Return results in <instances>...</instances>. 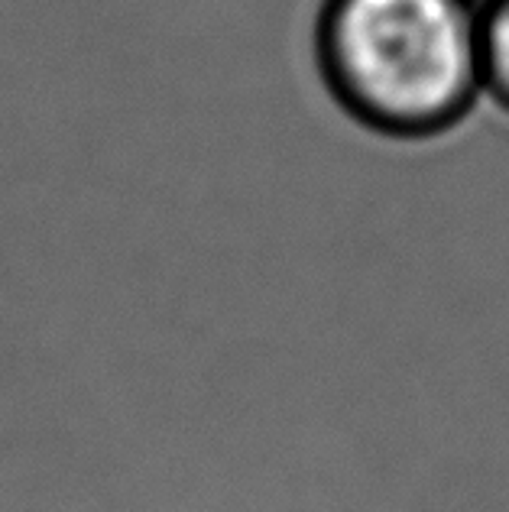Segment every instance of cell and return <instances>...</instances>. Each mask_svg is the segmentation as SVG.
<instances>
[{
  "label": "cell",
  "mask_w": 509,
  "mask_h": 512,
  "mask_svg": "<svg viewBox=\"0 0 509 512\" xmlns=\"http://www.w3.org/2000/svg\"><path fill=\"white\" fill-rule=\"evenodd\" d=\"M484 0H321L315 65L331 104L357 130L438 143L477 101Z\"/></svg>",
  "instance_id": "obj_1"
},
{
  "label": "cell",
  "mask_w": 509,
  "mask_h": 512,
  "mask_svg": "<svg viewBox=\"0 0 509 512\" xmlns=\"http://www.w3.org/2000/svg\"><path fill=\"white\" fill-rule=\"evenodd\" d=\"M480 78L484 98L509 114V0L480 4Z\"/></svg>",
  "instance_id": "obj_2"
}]
</instances>
